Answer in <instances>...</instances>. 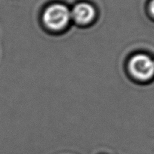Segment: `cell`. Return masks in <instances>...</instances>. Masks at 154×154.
<instances>
[{
  "label": "cell",
  "instance_id": "cell-1",
  "mask_svg": "<svg viewBox=\"0 0 154 154\" xmlns=\"http://www.w3.org/2000/svg\"><path fill=\"white\" fill-rule=\"evenodd\" d=\"M130 73L140 82H148L154 78V59L144 53L133 56L128 63Z\"/></svg>",
  "mask_w": 154,
  "mask_h": 154
},
{
  "label": "cell",
  "instance_id": "cell-2",
  "mask_svg": "<svg viewBox=\"0 0 154 154\" xmlns=\"http://www.w3.org/2000/svg\"><path fill=\"white\" fill-rule=\"evenodd\" d=\"M71 17V13L66 6L55 4L48 7L43 14L45 26L53 30H60L66 26Z\"/></svg>",
  "mask_w": 154,
  "mask_h": 154
},
{
  "label": "cell",
  "instance_id": "cell-3",
  "mask_svg": "<svg viewBox=\"0 0 154 154\" xmlns=\"http://www.w3.org/2000/svg\"><path fill=\"white\" fill-rule=\"evenodd\" d=\"M95 11L91 5L80 3L75 5L71 12V17L79 24H88L94 18Z\"/></svg>",
  "mask_w": 154,
  "mask_h": 154
},
{
  "label": "cell",
  "instance_id": "cell-4",
  "mask_svg": "<svg viewBox=\"0 0 154 154\" xmlns=\"http://www.w3.org/2000/svg\"><path fill=\"white\" fill-rule=\"evenodd\" d=\"M149 11L150 15L154 18V0H152L149 5Z\"/></svg>",
  "mask_w": 154,
  "mask_h": 154
}]
</instances>
